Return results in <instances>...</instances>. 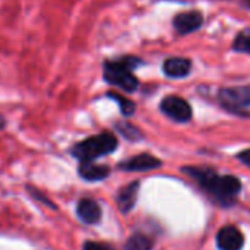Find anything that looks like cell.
Returning a JSON list of instances; mask_svg holds the SVG:
<instances>
[{"label": "cell", "mask_w": 250, "mask_h": 250, "mask_svg": "<svg viewBox=\"0 0 250 250\" xmlns=\"http://www.w3.org/2000/svg\"><path fill=\"white\" fill-rule=\"evenodd\" d=\"M141 64H144V60L136 56L107 59L103 63V78L110 85H114L126 92H135L139 88V81L135 76V70Z\"/></svg>", "instance_id": "6da1fadb"}, {"label": "cell", "mask_w": 250, "mask_h": 250, "mask_svg": "<svg viewBox=\"0 0 250 250\" xmlns=\"http://www.w3.org/2000/svg\"><path fill=\"white\" fill-rule=\"evenodd\" d=\"M185 173L198 180L208 192L215 195L221 201H231L242 190V182L234 176H220L212 168L202 167H185Z\"/></svg>", "instance_id": "7a4b0ae2"}, {"label": "cell", "mask_w": 250, "mask_h": 250, "mask_svg": "<svg viewBox=\"0 0 250 250\" xmlns=\"http://www.w3.org/2000/svg\"><path fill=\"white\" fill-rule=\"evenodd\" d=\"M117 148V138L111 132H103L95 136H89L81 142H78L72 148V155L78 158L81 163L94 161L103 155L111 154Z\"/></svg>", "instance_id": "3957f363"}, {"label": "cell", "mask_w": 250, "mask_h": 250, "mask_svg": "<svg viewBox=\"0 0 250 250\" xmlns=\"http://www.w3.org/2000/svg\"><path fill=\"white\" fill-rule=\"evenodd\" d=\"M221 105L236 114H250V85L221 88L218 94Z\"/></svg>", "instance_id": "277c9868"}, {"label": "cell", "mask_w": 250, "mask_h": 250, "mask_svg": "<svg viewBox=\"0 0 250 250\" xmlns=\"http://www.w3.org/2000/svg\"><path fill=\"white\" fill-rule=\"evenodd\" d=\"M160 108L167 117H170L171 120L179 122V123H186L192 119L190 104L179 95L164 97L160 104Z\"/></svg>", "instance_id": "5b68a950"}, {"label": "cell", "mask_w": 250, "mask_h": 250, "mask_svg": "<svg viewBox=\"0 0 250 250\" xmlns=\"http://www.w3.org/2000/svg\"><path fill=\"white\" fill-rule=\"evenodd\" d=\"M204 26V15L196 9L185 10L173 18V28L179 35H189Z\"/></svg>", "instance_id": "8992f818"}, {"label": "cell", "mask_w": 250, "mask_h": 250, "mask_svg": "<svg viewBox=\"0 0 250 250\" xmlns=\"http://www.w3.org/2000/svg\"><path fill=\"white\" fill-rule=\"evenodd\" d=\"M163 72L167 78L171 79H183L188 78L192 72V60L188 57H167L163 62Z\"/></svg>", "instance_id": "52a82bcc"}, {"label": "cell", "mask_w": 250, "mask_h": 250, "mask_svg": "<svg viewBox=\"0 0 250 250\" xmlns=\"http://www.w3.org/2000/svg\"><path fill=\"white\" fill-rule=\"evenodd\" d=\"M158 167H161V161L151 154H139L119 164V168L125 171H149Z\"/></svg>", "instance_id": "ba28073f"}, {"label": "cell", "mask_w": 250, "mask_h": 250, "mask_svg": "<svg viewBox=\"0 0 250 250\" xmlns=\"http://www.w3.org/2000/svg\"><path fill=\"white\" fill-rule=\"evenodd\" d=\"M245 245V237L242 231L233 226L224 227L217 234V246L220 250H242Z\"/></svg>", "instance_id": "9c48e42d"}, {"label": "cell", "mask_w": 250, "mask_h": 250, "mask_svg": "<svg viewBox=\"0 0 250 250\" xmlns=\"http://www.w3.org/2000/svg\"><path fill=\"white\" fill-rule=\"evenodd\" d=\"M76 214L79 220L85 224H97L101 220V208L100 205L89 198H83L76 205Z\"/></svg>", "instance_id": "30bf717a"}, {"label": "cell", "mask_w": 250, "mask_h": 250, "mask_svg": "<svg viewBox=\"0 0 250 250\" xmlns=\"http://www.w3.org/2000/svg\"><path fill=\"white\" fill-rule=\"evenodd\" d=\"M139 195V182H133L125 188H122L117 193V207L123 214H127L136 204Z\"/></svg>", "instance_id": "8fae6325"}, {"label": "cell", "mask_w": 250, "mask_h": 250, "mask_svg": "<svg viewBox=\"0 0 250 250\" xmlns=\"http://www.w3.org/2000/svg\"><path fill=\"white\" fill-rule=\"evenodd\" d=\"M110 168L107 166L94 164V161H83L79 164V176L86 182H100L108 177Z\"/></svg>", "instance_id": "7c38bea8"}, {"label": "cell", "mask_w": 250, "mask_h": 250, "mask_svg": "<svg viewBox=\"0 0 250 250\" xmlns=\"http://www.w3.org/2000/svg\"><path fill=\"white\" fill-rule=\"evenodd\" d=\"M231 48L236 53H242V54H249L250 56V28H245L242 31H239L233 40V45Z\"/></svg>", "instance_id": "4fadbf2b"}, {"label": "cell", "mask_w": 250, "mask_h": 250, "mask_svg": "<svg viewBox=\"0 0 250 250\" xmlns=\"http://www.w3.org/2000/svg\"><path fill=\"white\" fill-rule=\"evenodd\" d=\"M152 240L149 237H146L145 234L136 233L133 234L125 245L126 250H151L152 249Z\"/></svg>", "instance_id": "5bb4252c"}, {"label": "cell", "mask_w": 250, "mask_h": 250, "mask_svg": "<svg viewBox=\"0 0 250 250\" xmlns=\"http://www.w3.org/2000/svg\"><path fill=\"white\" fill-rule=\"evenodd\" d=\"M107 97H108V98H111V100H114V101L119 104L120 111H122V114H123V116H132V114L135 113V110H136V104H135L132 100H129V98H126V97H123L122 94L114 92V91L107 92Z\"/></svg>", "instance_id": "9a60e30c"}, {"label": "cell", "mask_w": 250, "mask_h": 250, "mask_svg": "<svg viewBox=\"0 0 250 250\" xmlns=\"http://www.w3.org/2000/svg\"><path fill=\"white\" fill-rule=\"evenodd\" d=\"M117 130H119L123 136H126V138H129V139H138V138H141V132H139L135 126H132V125H129V123H119V125H117Z\"/></svg>", "instance_id": "2e32d148"}, {"label": "cell", "mask_w": 250, "mask_h": 250, "mask_svg": "<svg viewBox=\"0 0 250 250\" xmlns=\"http://www.w3.org/2000/svg\"><path fill=\"white\" fill-rule=\"evenodd\" d=\"M28 190H29V193H31V196L34 198V199H37V201H40V202H42L44 205H47V207H50V208H53V209H56V207L53 205V202L47 198V196H44L38 189H35V188H31V186H28Z\"/></svg>", "instance_id": "e0dca14e"}, {"label": "cell", "mask_w": 250, "mask_h": 250, "mask_svg": "<svg viewBox=\"0 0 250 250\" xmlns=\"http://www.w3.org/2000/svg\"><path fill=\"white\" fill-rule=\"evenodd\" d=\"M82 250H113L108 249L107 246L101 245V243H95V242H86L83 245V249Z\"/></svg>", "instance_id": "ac0fdd59"}, {"label": "cell", "mask_w": 250, "mask_h": 250, "mask_svg": "<svg viewBox=\"0 0 250 250\" xmlns=\"http://www.w3.org/2000/svg\"><path fill=\"white\" fill-rule=\"evenodd\" d=\"M237 158H239L243 164H246L248 167H250V149H246V151L240 152V154L237 155Z\"/></svg>", "instance_id": "d6986e66"}, {"label": "cell", "mask_w": 250, "mask_h": 250, "mask_svg": "<svg viewBox=\"0 0 250 250\" xmlns=\"http://www.w3.org/2000/svg\"><path fill=\"white\" fill-rule=\"evenodd\" d=\"M6 127V119L0 114V130H3Z\"/></svg>", "instance_id": "ffe728a7"}, {"label": "cell", "mask_w": 250, "mask_h": 250, "mask_svg": "<svg viewBox=\"0 0 250 250\" xmlns=\"http://www.w3.org/2000/svg\"><path fill=\"white\" fill-rule=\"evenodd\" d=\"M240 3H242L243 7H246V9L250 10V0H240Z\"/></svg>", "instance_id": "44dd1931"}]
</instances>
